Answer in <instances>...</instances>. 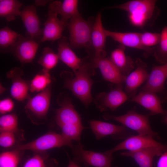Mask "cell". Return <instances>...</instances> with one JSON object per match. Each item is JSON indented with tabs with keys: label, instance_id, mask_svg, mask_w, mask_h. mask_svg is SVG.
I'll return each mask as SVG.
<instances>
[{
	"label": "cell",
	"instance_id": "1",
	"mask_svg": "<svg viewBox=\"0 0 167 167\" xmlns=\"http://www.w3.org/2000/svg\"><path fill=\"white\" fill-rule=\"evenodd\" d=\"M95 68L91 61L82 60L79 68L75 72V76L67 71L61 73L64 81V87L70 90L85 105H88L92 98L91 89L93 81L90 76L94 74Z\"/></svg>",
	"mask_w": 167,
	"mask_h": 167
},
{
	"label": "cell",
	"instance_id": "2",
	"mask_svg": "<svg viewBox=\"0 0 167 167\" xmlns=\"http://www.w3.org/2000/svg\"><path fill=\"white\" fill-rule=\"evenodd\" d=\"M155 0H133L112 6L109 9H118L128 14L131 23L134 26L143 28L152 25L160 14Z\"/></svg>",
	"mask_w": 167,
	"mask_h": 167
},
{
	"label": "cell",
	"instance_id": "3",
	"mask_svg": "<svg viewBox=\"0 0 167 167\" xmlns=\"http://www.w3.org/2000/svg\"><path fill=\"white\" fill-rule=\"evenodd\" d=\"M95 19L90 17L86 20L79 13L70 19L66 27L70 32L69 45L71 48H84L88 50L91 49V35Z\"/></svg>",
	"mask_w": 167,
	"mask_h": 167
},
{
	"label": "cell",
	"instance_id": "4",
	"mask_svg": "<svg viewBox=\"0 0 167 167\" xmlns=\"http://www.w3.org/2000/svg\"><path fill=\"white\" fill-rule=\"evenodd\" d=\"M150 116V113L146 114L138 113L135 109L129 110L125 114L119 116L105 113L103 117L105 120L112 119L136 131L139 135L158 138V133L153 131L150 125L149 118Z\"/></svg>",
	"mask_w": 167,
	"mask_h": 167
},
{
	"label": "cell",
	"instance_id": "5",
	"mask_svg": "<svg viewBox=\"0 0 167 167\" xmlns=\"http://www.w3.org/2000/svg\"><path fill=\"white\" fill-rule=\"evenodd\" d=\"M66 146L72 148L73 146L72 140L62 134L50 132L32 141L17 146L16 149L39 152Z\"/></svg>",
	"mask_w": 167,
	"mask_h": 167
},
{
	"label": "cell",
	"instance_id": "6",
	"mask_svg": "<svg viewBox=\"0 0 167 167\" xmlns=\"http://www.w3.org/2000/svg\"><path fill=\"white\" fill-rule=\"evenodd\" d=\"M76 163H83L85 166L111 167L113 155L106 151L99 152L84 150L83 145L79 143L71 148Z\"/></svg>",
	"mask_w": 167,
	"mask_h": 167
},
{
	"label": "cell",
	"instance_id": "7",
	"mask_svg": "<svg viewBox=\"0 0 167 167\" xmlns=\"http://www.w3.org/2000/svg\"><path fill=\"white\" fill-rule=\"evenodd\" d=\"M167 78V63L160 66L154 65L146 84L140 89L158 94L162 103H164L167 101V90L164 87Z\"/></svg>",
	"mask_w": 167,
	"mask_h": 167
},
{
	"label": "cell",
	"instance_id": "8",
	"mask_svg": "<svg viewBox=\"0 0 167 167\" xmlns=\"http://www.w3.org/2000/svg\"><path fill=\"white\" fill-rule=\"evenodd\" d=\"M116 85V87L108 92H103L96 96L95 103L101 111H106L108 109L112 111H115L118 107L129 99L123 91L122 84Z\"/></svg>",
	"mask_w": 167,
	"mask_h": 167
},
{
	"label": "cell",
	"instance_id": "9",
	"mask_svg": "<svg viewBox=\"0 0 167 167\" xmlns=\"http://www.w3.org/2000/svg\"><path fill=\"white\" fill-rule=\"evenodd\" d=\"M20 16L26 29V37L40 43L43 28H40V20L35 7L33 5L24 7Z\"/></svg>",
	"mask_w": 167,
	"mask_h": 167
},
{
	"label": "cell",
	"instance_id": "10",
	"mask_svg": "<svg viewBox=\"0 0 167 167\" xmlns=\"http://www.w3.org/2000/svg\"><path fill=\"white\" fill-rule=\"evenodd\" d=\"M136 69L127 76L125 81V92L131 100L136 95L138 88L144 82L147 81L149 74L148 73L147 65L139 58L135 62Z\"/></svg>",
	"mask_w": 167,
	"mask_h": 167
},
{
	"label": "cell",
	"instance_id": "11",
	"mask_svg": "<svg viewBox=\"0 0 167 167\" xmlns=\"http://www.w3.org/2000/svg\"><path fill=\"white\" fill-rule=\"evenodd\" d=\"M39 43L21 35L9 53H11L22 64L32 63Z\"/></svg>",
	"mask_w": 167,
	"mask_h": 167
},
{
	"label": "cell",
	"instance_id": "12",
	"mask_svg": "<svg viewBox=\"0 0 167 167\" xmlns=\"http://www.w3.org/2000/svg\"><path fill=\"white\" fill-rule=\"evenodd\" d=\"M91 128L97 139L110 135L114 139L126 138L130 134L126 127L99 121L89 122Z\"/></svg>",
	"mask_w": 167,
	"mask_h": 167
},
{
	"label": "cell",
	"instance_id": "13",
	"mask_svg": "<svg viewBox=\"0 0 167 167\" xmlns=\"http://www.w3.org/2000/svg\"><path fill=\"white\" fill-rule=\"evenodd\" d=\"M162 144L155 140L152 136L139 135L129 136L113 148L106 152L113 155L114 152L120 150L135 151L148 147L160 146Z\"/></svg>",
	"mask_w": 167,
	"mask_h": 167
},
{
	"label": "cell",
	"instance_id": "14",
	"mask_svg": "<svg viewBox=\"0 0 167 167\" xmlns=\"http://www.w3.org/2000/svg\"><path fill=\"white\" fill-rule=\"evenodd\" d=\"M167 150V145L162 144L135 151H126L120 153L121 156L133 159L140 167H153V160L156 156H161Z\"/></svg>",
	"mask_w": 167,
	"mask_h": 167
},
{
	"label": "cell",
	"instance_id": "15",
	"mask_svg": "<svg viewBox=\"0 0 167 167\" xmlns=\"http://www.w3.org/2000/svg\"><path fill=\"white\" fill-rule=\"evenodd\" d=\"M107 36L119 43L125 46L134 48L144 51L143 56L148 57L153 53V48L147 47L141 43L140 40L141 33L134 32H113L105 29Z\"/></svg>",
	"mask_w": 167,
	"mask_h": 167
},
{
	"label": "cell",
	"instance_id": "16",
	"mask_svg": "<svg viewBox=\"0 0 167 167\" xmlns=\"http://www.w3.org/2000/svg\"><path fill=\"white\" fill-rule=\"evenodd\" d=\"M23 73L21 68L15 67L6 74L8 77L12 81L10 89L11 95L19 101H24L29 97L28 91L30 89V83L21 77Z\"/></svg>",
	"mask_w": 167,
	"mask_h": 167
},
{
	"label": "cell",
	"instance_id": "17",
	"mask_svg": "<svg viewBox=\"0 0 167 167\" xmlns=\"http://www.w3.org/2000/svg\"><path fill=\"white\" fill-rule=\"evenodd\" d=\"M49 86L33 97L29 99L25 108L27 111L38 118L45 117L50 102L51 90Z\"/></svg>",
	"mask_w": 167,
	"mask_h": 167
},
{
	"label": "cell",
	"instance_id": "18",
	"mask_svg": "<svg viewBox=\"0 0 167 167\" xmlns=\"http://www.w3.org/2000/svg\"><path fill=\"white\" fill-rule=\"evenodd\" d=\"M91 60L95 68L99 69L105 80L116 84L125 82L126 76L121 73L110 58L104 57Z\"/></svg>",
	"mask_w": 167,
	"mask_h": 167
},
{
	"label": "cell",
	"instance_id": "19",
	"mask_svg": "<svg viewBox=\"0 0 167 167\" xmlns=\"http://www.w3.org/2000/svg\"><path fill=\"white\" fill-rule=\"evenodd\" d=\"M107 36L102 24L101 13H99L95 19L92 32L91 42L94 53L92 59L106 57L105 49Z\"/></svg>",
	"mask_w": 167,
	"mask_h": 167
},
{
	"label": "cell",
	"instance_id": "20",
	"mask_svg": "<svg viewBox=\"0 0 167 167\" xmlns=\"http://www.w3.org/2000/svg\"><path fill=\"white\" fill-rule=\"evenodd\" d=\"M130 101L148 110L151 116L157 114L165 115L167 114V112L162 107L160 98L155 93L141 90Z\"/></svg>",
	"mask_w": 167,
	"mask_h": 167
},
{
	"label": "cell",
	"instance_id": "21",
	"mask_svg": "<svg viewBox=\"0 0 167 167\" xmlns=\"http://www.w3.org/2000/svg\"><path fill=\"white\" fill-rule=\"evenodd\" d=\"M48 17L44 24L42 37L40 43L53 42L59 40L66 25L57 17V15L48 11Z\"/></svg>",
	"mask_w": 167,
	"mask_h": 167
},
{
	"label": "cell",
	"instance_id": "22",
	"mask_svg": "<svg viewBox=\"0 0 167 167\" xmlns=\"http://www.w3.org/2000/svg\"><path fill=\"white\" fill-rule=\"evenodd\" d=\"M78 2L77 0L52 1L49 4L48 11L60 15L61 20L67 25L71 18L79 13Z\"/></svg>",
	"mask_w": 167,
	"mask_h": 167
},
{
	"label": "cell",
	"instance_id": "23",
	"mask_svg": "<svg viewBox=\"0 0 167 167\" xmlns=\"http://www.w3.org/2000/svg\"><path fill=\"white\" fill-rule=\"evenodd\" d=\"M57 54L59 59L70 68L74 72L80 67L82 60L72 50L67 39L62 36L59 40Z\"/></svg>",
	"mask_w": 167,
	"mask_h": 167
},
{
	"label": "cell",
	"instance_id": "24",
	"mask_svg": "<svg viewBox=\"0 0 167 167\" xmlns=\"http://www.w3.org/2000/svg\"><path fill=\"white\" fill-rule=\"evenodd\" d=\"M60 105L61 107L56 110L55 118L56 123L59 126L68 124H82L80 115L71 101H65Z\"/></svg>",
	"mask_w": 167,
	"mask_h": 167
},
{
	"label": "cell",
	"instance_id": "25",
	"mask_svg": "<svg viewBox=\"0 0 167 167\" xmlns=\"http://www.w3.org/2000/svg\"><path fill=\"white\" fill-rule=\"evenodd\" d=\"M126 47L120 44L111 52V60L121 73L127 76L134 69V63L131 57L125 54Z\"/></svg>",
	"mask_w": 167,
	"mask_h": 167
},
{
	"label": "cell",
	"instance_id": "26",
	"mask_svg": "<svg viewBox=\"0 0 167 167\" xmlns=\"http://www.w3.org/2000/svg\"><path fill=\"white\" fill-rule=\"evenodd\" d=\"M23 5L22 3L17 0H0V17L8 22L15 20L16 16H20V8Z\"/></svg>",
	"mask_w": 167,
	"mask_h": 167
},
{
	"label": "cell",
	"instance_id": "27",
	"mask_svg": "<svg viewBox=\"0 0 167 167\" xmlns=\"http://www.w3.org/2000/svg\"><path fill=\"white\" fill-rule=\"evenodd\" d=\"M21 34L6 26L0 29V50L1 53H9Z\"/></svg>",
	"mask_w": 167,
	"mask_h": 167
},
{
	"label": "cell",
	"instance_id": "28",
	"mask_svg": "<svg viewBox=\"0 0 167 167\" xmlns=\"http://www.w3.org/2000/svg\"><path fill=\"white\" fill-rule=\"evenodd\" d=\"M59 59L57 54L50 47H46L44 48L38 62L42 67V70L49 71L57 65Z\"/></svg>",
	"mask_w": 167,
	"mask_h": 167
},
{
	"label": "cell",
	"instance_id": "29",
	"mask_svg": "<svg viewBox=\"0 0 167 167\" xmlns=\"http://www.w3.org/2000/svg\"><path fill=\"white\" fill-rule=\"evenodd\" d=\"M153 54L158 62L163 64L167 63V26H165L161 31L159 43L153 47Z\"/></svg>",
	"mask_w": 167,
	"mask_h": 167
},
{
	"label": "cell",
	"instance_id": "30",
	"mask_svg": "<svg viewBox=\"0 0 167 167\" xmlns=\"http://www.w3.org/2000/svg\"><path fill=\"white\" fill-rule=\"evenodd\" d=\"M51 82L49 71L42 70L37 74L30 82V90L32 92H40L49 86Z\"/></svg>",
	"mask_w": 167,
	"mask_h": 167
},
{
	"label": "cell",
	"instance_id": "31",
	"mask_svg": "<svg viewBox=\"0 0 167 167\" xmlns=\"http://www.w3.org/2000/svg\"><path fill=\"white\" fill-rule=\"evenodd\" d=\"M60 128L63 135L71 140H74L80 143L81 135L84 128L82 124H73L62 125Z\"/></svg>",
	"mask_w": 167,
	"mask_h": 167
},
{
	"label": "cell",
	"instance_id": "32",
	"mask_svg": "<svg viewBox=\"0 0 167 167\" xmlns=\"http://www.w3.org/2000/svg\"><path fill=\"white\" fill-rule=\"evenodd\" d=\"M17 149L2 152L0 155V167H18L20 160Z\"/></svg>",
	"mask_w": 167,
	"mask_h": 167
},
{
	"label": "cell",
	"instance_id": "33",
	"mask_svg": "<svg viewBox=\"0 0 167 167\" xmlns=\"http://www.w3.org/2000/svg\"><path fill=\"white\" fill-rule=\"evenodd\" d=\"M18 119L15 114H4L0 118V131L16 132L18 130Z\"/></svg>",
	"mask_w": 167,
	"mask_h": 167
},
{
	"label": "cell",
	"instance_id": "34",
	"mask_svg": "<svg viewBox=\"0 0 167 167\" xmlns=\"http://www.w3.org/2000/svg\"><path fill=\"white\" fill-rule=\"evenodd\" d=\"M161 39V33L145 32L141 33L140 40L142 44L147 47L157 45Z\"/></svg>",
	"mask_w": 167,
	"mask_h": 167
},
{
	"label": "cell",
	"instance_id": "35",
	"mask_svg": "<svg viewBox=\"0 0 167 167\" xmlns=\"http://www.w3.org/2000/svg\"><path fill=\"white\" fill-rule=\"evenodd\" d=\"M15 133L12 131L1 132L0 146L4 148H8L14 145L16 143Z\"/></svg>",
	"mask_w": 167,
	"mask_h": 167
},
{
	"label": "cell",
	"instance_id": "36",
	"mask_svg": "<svg viewBox=\"0 0 167 167\" xmlns=\"http://www.w3.org/2000/svg\"><path fill=\"white\" fill-rule=\"evenodd\" d=\"M23 167H46V165L43 157L36 154L28 159Z\"/></svg>",
	"mask_w": 167,
	"mask_h": 167
},
{
	"label": "cell",
	"instance_id": "37",
	"mask_svg": "<svg viewBox=\"0 0 167 167\" xmlns=\"http://www.w3.org/2000/svg\"><path fill=\"white\" fill-rule=\"evenodd\" d=\"M14 102L10 98H6L0 101V113L1 114H5L11 112L13 109Z\"/></svg>",
	"mask_w": 167,
	"mask_h": 167
},
{
	"label": "cell",
	"instance_id": "38",
	"mask_svg": "<svg viewBox=\"0 0 167 167\" xmlns=\"http://www.w3.org/2000/svg\"><path fill=\"white\" fill-rule=\"evenodd\" d=\"M157 167H167V150L161 156L157 164Z\"/></svg>",
	"mask_w": 167,
	"mask_h": 167
},
{
	"label": "cell",
	"instance_id": "39",
	"mask_svg": "<svg viewBox=\"0 0 167 167\" xmlns=\"http://www.w3.org/2000/svg\"><path fill=\"white\" fill-rule=\"evenodd\" d=\"M49 0H35L34 1V4L37 6H45L49 1Z\"/></svg>",
	"mask_w": 167,
	"mask_h": 167
},
{
	"label": "cell",
	"instance_id": "40",
	"mask_svg": "<svg viewBox=\"0 0 167 167\" xmlns=\"http://www.w3.org/2000/svg\"><path fill=\"white\" fill-rule=\"evenodd\" d=\"M67 155L69 159V163L67 167H81L79 166L74 161H72L68 154Z\"/></svg>",
	"mask_w": 167,
	"mask_h": 167
},
{
	"label": "cell",
	"instance_id": "41",
	"mask_svg": "<svg viewBox=\"0 0 167 167\" xmlns=\"http://www.w3.org/2000/svg\"><path fill=\"white\" fill-rule=\"evenodd\" d=\"M58 165V163L57 161L54 159H53L50 161V164L49 167H57Z\"/></svg>",
	"mask_w": 167,
	"mask_h": 167
},
{
	"label": "cell",
	"instance_id": "42",
	"mask_svg": "<svg viewBox=\"0 0 167 167\" xmlns=\"http://www.w3.org/2000/svg\"><path fill=\"white\" fill-rule=\"evenodd\" d=\"M163 122L164 123L167 124V114L166 115L165 117L163 119Z\"/></svg>",
	"mask_w": 167,
	"mask_h": 167
},
{
	"label": "cell",
	"instance_id": "43",
	"mask_svg": "<svg viewBox=\"0 0 167 167\" xmlns=\"http://www.w3.org/2000/svg\"></svg>",
	"mask_w": 167,
	"mask_h": 167
}]
</instances>
